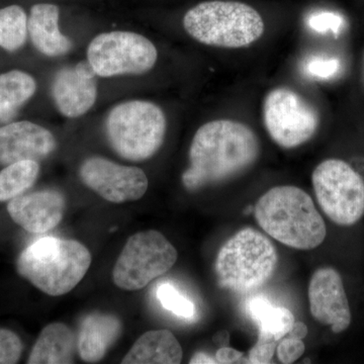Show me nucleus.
Segmentation results:
<instances>
[{"label": "nucleus", "instance_id": "a211bd4d", "mask_svg": "<svg viewBox=\"0 0 364 364\" xmlns=\"http://www.w3.org/2000/svg\"><path fill=\"white\" fill-rule=\"evenodd\" d=\"M183 351L169 330L146 332L122 360L123 364H178Z\"/></svg>", "mask_w": 364, "mask_h": 364}, {"label": "nucleus", "instance_id": "f257e3e1", "mask_svg": "<svg viewBox=\"0 0 364 364\" xmlns=\"http://www.w3.org/2000/svg\"><path fill=\"white\" fill-rule=\"evenodd\" d=\"M260 149L259 138L247 124L229 119L208 122L191 141L182 183L196 191L236 178L255 164Z\"/></svg>", "mask_w": 364, "mask_h": 364}, {"label": "nucleus", "instance_id": "aec40b11", "mask_svg": "<svg viewBox=\"0 0 364 364\" xmlns=\"http://www.w3.org/2000/svg\"><path fill=\"white\" fill-rule=\"evenodd\" d=\"M249 312L259 327L258 338L277 342L291 331L294 323V314L287 308L273 306L264 298L250 301Z\"/></svg>", "mask_w": 364, "mask_h": 364}, {"label": "nucleus", "instance_id": "6e6552de", "mask_svg": "<svg viewBox=\"0 0 364 364\" xmlns=\"http://www.w3.org/2000/svg\"><path fill=\"white\" fill-rule=\"evenodd\" d=\"M178 254L164 235L155 230L139 232L127 241L117 258L112 280L124 291H139L169 272Z\"/></svg>", "mask_w": 364, "mask_h": 364}, {"label": "nucleus", "instance_id": "dca6fc26", "mask_svg": "<svg viewBox=\"0 0 364 364\" xmlns=\"http://www.w3.org/2000/svg\"><path fill=\"white\" fill-rule=\"evenodd\" d=\"M59 7L36 4L28 20V35L36 49L48 57H58L70 51L72 42L60 32Z\"/></svg>", "mask_w": 364, "mask_h": 364}, {"label": "nucleus", "instance_id": "a878e982", "mask_svg": "<svg viewBox=\"0 0 364 364\" xmlns=\"http://www.w3.org/2000/svg\"><path fill=\"white\" fill-rule=\"evenodd\" d=\"M309 26L316 32L338 33L343 26V18L339 14L322 11V13L313 14L309 18Z\"/></svg>", "mask_w": 364, "mask_h": 364}, {"label": "nucleus", "instance_id": "c85d7f7f", "mask_svg": "<svg viewBox=\"0 0 364 364\" xmlns=\"http://www.w3.org/2000/svg\"><path fill=\"white\" fill-rule=\"evenodd\" d=\"M308 71L320 78H329L338 72L340 62L337 59H314L308 64Z\"/></svg>", "mask_w": 364, "mask_h": 364}, {"label": "nucleus", "instance_id": "4468645a", "mask_svg": "<svg viewBox=\"0 0 364 364\" xmlns=\"http://www.w3.org/2000/svg\"><path fill=\"white\" fill-rule=\"evenodd\" d=\"M56 147V139L51 132L32 122H16L0 128V164L23 160L39 162Z\"/></svg>", "mask_w": 364, "mask_h": 364}, {"label": "nucleus", "instance_id": "20e7f679", "mask_svg": "<svg viewBox=\"0 0 364 364\" xmlns=\"http://www.w3.org/2000/svg\"><path fill=\"white\" fill-rule=\"evenodd\" d=\"M184 30L200 44L224 49L249 47L261 39L265 23L248 4L233 0H210L189 9Z\"/></svg>", "mask_w": 364, "mask_h": 364}, {"label": "nucleus", "instance_id": "423d86ee", "mask_svg": "<svg viewBox=\"0 0 364 364\" xmlns=\"http://www.w3.org/2000/svg\"><path fill=\"white\" fill-rule=\"evenodd\" d=\"M167 121L153 102L130 100L112 107L105 119V133L114 152L124 159L145 161L164 142Z\"/></svg>", "mask_w": 364, "mask_h": 364}, {"label": "nucleus", "instance_id": "0eeeda50", "mask_svg": "<svg viewBox=\"0 0 364 364\" xmlns=\"http://www.w3.org/2000/svg\"><path fill=\"white\" fill-rule=\"evenodd\" d=\"M312 183L321 210L338 226H353L364 214V179L348 163L327 159L314 169Z\"/></svg>", "mask_w": 364, "mask_h": 364}, {"label": "nucleus", "instance_id": "f03ea898", "mask_svg": "<svg viewBox=\"0 0 364 364\" xmlns=\"http://www.w3.org/2000/svg\"><path fill=\"white\" fill-rule=\"evenodd\" d=\"M254 215L265 233L289 248L312 250L327 236L312 198L296 186L270 188L256 203Z\"/></svg>", "mask_w": 364, "mask_h": 364}, {"label": "nucleus", "instance_id": "6ab92c4d", "mask_svg": "<svg viewBox=\"0 0 364 364\" xmlns=\"http://www.w3.org/2000/svg\"><path fill=\"white\" fill-rule=\"evenodd\" d=\"M77 338L68 326L52 323L46 326L33 345L28 364H69L74 363Z\"/></svg>", "mask_w": 364, "mask_h": 364}, {"label": "nucleus", "instance_id": "2eb2a0df", "mask_svg": "<svg viewBox=\"0 0 364 364\" xmlns=\"http://www.w3.org/2000/svg\"><path fill=\"white\" fill-rule=\"evenodd\" d=\"M13 221L30 233L51 231L65 212V198L57 191H42L14 198L7 205Z\"/></svg>", "mask_w": 364, "mask_h": 364}, {"label": "nucleus", "instance_id": "1a4fd4ad", "mask_svg": "<svg viewBox=\"0 0 364 364\" xmlns=\"http://www.w3.org/2000/svg\"><path fill=\"white\" fill-rule=\"evenodd\" d=\"M263 122L273 142L284 149H294L315 136L320 117L303 95L287 86H279L264 98Z\"/></svg>", "mask_w": 364, "mask_h": 364}, {"label": "nucleus", "instance_id": "f8f14e48", "mask_svg": "<svg viewBox=\"0 0 364 364\" xmlns=\"http://www.w3.org/2000/svg\"><path fill=\"white\" fill-rule=\"evenodd\" d=\"M308 298L311 314L320 324L329 326L335 334L350 327V305L343 279L336 269L322 267L316 270L309 284Z\"/></svg>", "mask_w": 364, "mask_h": 364}, {"label": "nucleus", "instance_id": "39448f33", "mask_svg": "<svg viewBox=\"0 0 364 364\" xmlns=\"http://www.w3.org/2000/svg\"><path fill=\"white\" fill-rule=\"evenodd\" d=\"M277 261V248L264 234L253 228H243L218 252V284L235 293H251L272 279Z\"/></svg>", "mask_w": 364, "mask_h": 364}, {"label": "nucleus", "instance_id": "5701e85b", "mask_svg": "<svg viewBox=\"0 0 364 364\" xmlns=\"http://www.w3.org/2000/svg\"><path fill=\"white\" fill-rule=\"evenodd\" d=\"M28 20L23 7L9 6L0 9V47L9 52L25 45L28 35Z\"/></svg>", "mask_w": 364, "mask_h": 364}, {"label": "nucleus", "instance_id": "f3484780", "mask_svg": "<svg viewBox=\"0 0 364 364\" xmlns=\"http://www.w3.org/2000/svg\"><path fill=\"white\" fill-rule=\"evenodd\" d=\"M121 321L114 316L91 314L82 321L79 330V355L85 363H98L105 358L109 347L121 336Z\"/></svg>", "mask_w": 364, "mask_h": 364}, {"label": "nucleus", "instance_id": "412c9836", "mask_svg": "<svg viewBox=\"0 0 364 364\" xmlns=\"http://www.w3.org/2000/svg\"><path fill=\"white\" fill-rule=\"evenodd\" d=\"M36 90L37 82L26 72L13 70L0 74V121L7 123L13 119Z\"/></svg>", "mask_w": 364, "mask_h": 364}, {"label": "nucleus", "instance_id": "2f4dec72", "mask_svg": "<svg viewBox=\"0 0 364 364\" xmlns=\"http://www.w3.org/2000/svg\"><path fill=\"white\" fill-rule=\"evenodd\" d=\"M191 364H205V363H217L215 358H213L212 356L208 355L205 352H196L195 355L191 358Z\"/></svg>", "mask_w": 364, "mask_h": 364}, {"label": "nucleus", "instance_id": "9b49d317", "mask_svg": "<svg viewBox=\"0 0 364 364\" xmlns=\"http://www.w3.org/2000/svg\"><path fill=\"white\" fill-rule=\"evenodd\" d=\"M81 181L107 202L123 203L140 200L149 186L145 172L102 157H90L79 169Z\"/></svg>", "mask_w": 364, "mask_h": 364}, {"label": "nucleus", "instance_id": "cd10ccee", "mask_svg": "<svg viewBox=\"0 0 364 364\" xmlns=\"http://www.w3.org/2000/svg\"><path fill=\"white\" fill-rule=\"evenodd\" d=\"M277 351V342L258 338L256 344L249 351L248 363H269Z\"/></svg>", "mask_w": 364, "mask_h": 364}, {"label": "nucleus", "instance_id": "bb28decb", "mask_svg": "<svg viewBox=\"0 0 364 364\" xmlns=\"http://www.w3.org/2000/svg\"><path fill=\"white\" fill-rule=\"evenodd\" d=\"M306 351V345L303 340L294 339L291 337L284 338L277 346V354L280 363L291 364L296 363L303 356Z\"/></svg>", "mask_w": 364, "mask_h": 364}, {"label": "nucleus", "instance_id": "c756f323", "mask_svg": "<svg viewBox=\"0 0 364 364\" xmlns=\"http://www.w3.org/2000/svg\"><path fill=\"white\" fill-rule=\"evenodd\" d=\"M215 358L217 363L220 364L238 363L243 358V353L229 346L220 347Z\"/></svg>", "mask_w": 364, "mask_h": 364}, {"label": "nucleus", "instance_id": "7c9ffc66", "mask_svg": "<svg viewBox=\"0 0 364 364\" xmlns=\"http://www.w3.org/2000/svg\"><path fill=\"white\" fill-rule=\"evenodd\" d=\"M308 327H306L305 323L294 322L293 327H291V331L289 332L287 336L291 337V338L294 339L303 340L308 336Z\"/></svg>", "mask_w": 364, "mask_h": 364}, {"label": "nucleus", "instance_id": "b1692460", "mask_svg": "<svg viewBox=\"0 0 364 364\" xmlns=\"http://www.w3.org/2000/svg\"><path fill=\"white\" fill-rule=\"evenodd\" d=\"M157 298L165 310L183 318H195L196 306L191 299L179 293L178 289L169 284H161L157 289Z\"/></svg>", "mask_w": 364, "mask_h": 364}, {"label": "nucleus", "instance_id": "9d476101", "mask_svg": "<svg viewBox=\"0 0 364 364\" xmlns=\"http://www.w3.org/2000/svg\"><path fill=\"white\" fill-rule=\"evenodd\" d=\"M155 45L140 33L109 32L91 41L87 61L100 77L143 74L156 64Z\"/></svg>", "mask_w": 364, "mask_h": 364}, {"label": "nucleus", "instance_id": "4be33fe9", "mask_svg": "<svg viewBox=\"0 0 364 364\" xmlns=\"http://www.w3.org/2000/svg\"><path fill=\"white\" fill-rule=\"evenodd\" d=\"M40 173L39 162L23 160L0 171V202L14 200L32 188Z\"/></svg>", "mask_w": 364, "mask_h": 364}, {"label": "nucleus", "instance_id": "473e14b6", "mask_svg": "<svg viewBox=\"0 0 364 364\" xmlns=\"http://www.w3.org/2000/svg\"><path fill=\"white\" fill-rule=\"evenodd\" d=\"M214 342L219 345L220 347L229 346L230 344V333L227 330H222L215 335Z\"/></svg>", "mask_w": 364, "mask_h": 364}, {"label": "nucleus", "instance_id": "7ed1b4c3", "mask_svg": "<svg viewBox=\"0 0 364 364\" xmlns=\"http://www.w3.org/2000/svg\"><path fill=\"white\" fill-rule=\"evenodd\" d=\"M91 259L90 250L80 242L46 237L21 253L16 268L41 291L59 296L70 293L83 279Z\"/></svg>", "mask_w": 364, "mask_h": 364}, {"label": "nucleus", "instance_id": "ddd939ff", "mask_svg": "<svg viewBox=\"0 0 364 364\" xmlns=\"http://www.w3.org/2000/svg\"><path fill=\"white\" fill-rule=\"evenodd\" d=\"M97 76L88 61L57 72L53 80L52 97L64 117L75 119L93 107L97 97Z\"/></svg>", "mask_w": 364, "mask_h": 364}, {"label": "nucleus", "instance_id": "393cba45", "mask_svg": "<svg viewBox=\"0 0 364 364\" xmlns=\"http://www.w3.org/2000/svg\"><path fill=\"white\" fill-rule=\"evenodd\" d=\"M23 352L20 337L11 330L0 328V364L18 363Z\"/></svg>", "mask_w": 364, "mask_h": 364}]
</instances>
